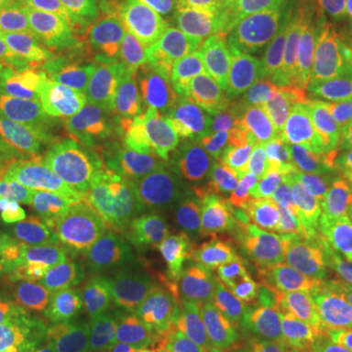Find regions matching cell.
<instances>
[{
    "mask_svg": "<svg viewBox=\"0 0 352 352\" xmlns=\"http://www.w3.org/2000/svg\"><path fill=\"white\" fill-rule=\"evenodd\" d=\"M85 321L113 352H188L208 331L201 311L143 276L108 282Z\"/></svg>",
    "mask_w": 352,
    "mask_h": 352,
    "instance_id": "1",
    "label": "cell"
},
{
    "mask_svg": "<svg viewBox=\"0 0 352 352\" xmlns=\"http://www.w3.org/2000/svg\"><path fill=\"white\" fill-rule=\"evenodd\" d=\"M233 34L251 61L264 67L292 94L309 87L339 55L319 28L278 0H245L239 4Z\"/></svg>",
    "mask_w": 352,
    "mask_h": 352,
    "instance_id": "2",
    "label": "cell"
},
{
    "mask_svg": "<svg viewBox=\"0 0 352 352\" xmlns=\"http://www.w3.org/2000/svg\"><path fill=\"white\" fill-rule=\"evenodd\" d=\"M272 159L282 201L294 215L335 226L352 204V182L340 161V145L292 127L278 135Z\"/></svg>",
    "mask_w": 352,
    "mask_h": 352,
    "instance_id": "3",
    "label": "cell"
},
{
    "mask_svg": "<svg viewBox=\"0 0 352 352\" xmlns=\"http://www.w3.org/2000/svg\"><path fill=\"white\" fill-rule=\"evenodd\" d=\"M214 227L204 215L175 204L157 226L131 239V261L141 276L166 294L186 296L223 268Z\"/></svg>",
    "mask_w": 352,
    "mask_h": 352,
    "instance_id": "4",
    "label": "cell"
},
{
    "mask_svg": "<svg viewBox=\"0 0 352 352\" xmlns=\"http://www.w3.org/2000/svg\"><path fill=\"white\" fill-rule=\"evenodd\" d=\"M204 319L217 339L245 352H292L317 339H327L333 327L309 307H284L249 289H215Z\"/></svg>",
    "mask_w": 352,
    "mask_h": 352,
    "instance_id": "5",
    "label": "cell"
},
{
    "mask_svg": "<svg viewBox=\"0 0 352 352\" xmlns=\"http://www.w3.org/2000/svg\"><path fill=\"white\" fill-rule=\"evenodd\" d=\"M63 65L102 98H129L151 92L157 80L139 50L118 32L50 12Z\"/></svg>",
    "mask_w": 352,
    "mask_h": 352,
    "instance_id": "6",
    "label": "cell"
},
{
    "mask_svg": "<svg viewBox=\"0 0 352 352\" xmlns=\"http://www.w3.org/2000/svg\"><path fill=\"white\" fill-rule=\"evenodd\" d=\"M249 139L235 122L192 124L170 184L176 206L204 215L215 227L229 226L231 184Z\"/></svg>",
    "mask_w": 352,
    "mask_h": 352,
    "instance_id": "7",
    "label": "cell"
},
{
    "mask_svg": "<svg viewBox=\"0 0 352 352\" xmlns=\"http://www.w3.org/2000/svg\"><path fill=\"white\" fill-rule=\"evenodd\" d=\"M251 57L237 34L212 30L194 39L176 59V82L192 106V124H231Z\"/></svg>",
    "mask_w": 352,
    "mask_h": 352,
    "instance_id": "8",
    "label": "cell"
},
{
    "mask_svg": "<svg viewBox=\"0 0 352 352\" xmlns=\"http://www.w3.org/2000/svg\"><path fill=\"white\" fill-rule=\"evenodd\" d=\"M80 206L98 233L133 239L170 212L175 196L168 186L94 155L80 176Z\"/></svg>",
    "mask_w": 352,
    "mask_h": 352,
    "instance_id": "9",
    "label": "cell"
},
{
    "mask_svg": "<svg viewBox=\"0 0 352 352\" xmlns=\"http://www.w3.org/2000/svg\"><path fill=\"white\" fill-rule=\"evenodd\" d=\"M0 272L12 286L57 314L76 311L85 289L106 286L94 261L51 251L0 229Z\"/></svg>",
    "mask_w": 352,
    "mask_h": 352,
    "instance_id": "10",
    "label": "cell"
},
{
    "mask_svg": "<svg viewBox=\"0 0 352 352\" xmlns=\"http://www.w3.org/2000/svg\"><path fill=\"white\" fill-rule=\"evenodd\" d=\"M94 157L85 139L8 133L0 145V186L50 200L80 201V176Z\"/></svg>",
    "mask_w": 352,
    "mask_h": 352,
    "instance_id": "11",
    "label": "cell"
},
{
    "mask_svg": "<svg viewBox=\"0 0 352 352\" xmlns=\"http://www.w3.org/2000/svg\"><path fill=\"white\" fill-rule=\"evenodd\" d=\"M85 141L94 155L163 186L173 184L180 153L190 138V126L161 129L126 112L100 116L85 131Z\"/></svg>",
    "mask_w": 352,
    "mask_h": 352,
    "instance_id": "12",
    "label": "cell"
},
{
    "mask_svg": "<svg viewBox=\"0 0 352 352\" xmlns=\"http://www.w3.org/2000/svg\"><path fill=\"white\" fill-rule=\"evenodd\" d=\"M289 266L305 305L325 321L339 319L352 298V264L339 239L311 217L294 215L286 226Z\"/></svg>",
    "mask_w": 352,
    "mask_h": 352,
    "instance_id": "13",
    "label": "cell"
},
{
    "mask_svg": "<svg viewBox=\"0 0 352 352\" xmlns=\"http://www.w3.org/2000/svg\"><path fill=\"white\" fill-rule=\"evenodd\" d=\"M0 229L51 251L92 261L102 233L88 223L80 201L50 200L0 186Z\"/></svg>",
    "mask_w": 352,
    "mask_h": 352,
    "instance_id": "14",
    "label": "cell"
},
{
    "mask_svg": "<svg viewBox=\"0 0 352 352\" xmlns=\"http://www.w3.org/2000/svg\"><path fill=\"white\" fill-rule=\"evenodd\" d=\"M0 75L30 108L51 120L67 138L85 133L108 110L67 67L0 63Z\"/></svg>",
    "mask_w": 352,
    "mask_h": 352,
    "instance_id": "15",
    "label": "cell"
},
{
    "mask_svg": "<svg viewBox=\"0 0 352 352\" xmlns=\"http://www.w3.org/2000/svg\"><path fill=\"white\" fill-rule=\"evenodd\" d=\"M272 145L249 139L241 151L229 194V226L239 237H266L284 227Z\"/></svg>",
    "mask_w": 352,
    "mask_h": 352,
    "instance_id": "16",
    "label": "cell"
},
{
    "mask_svg": "<svg viewBox=\"0 0 352 352\" xmlns=\"http://www.w3.org/2000/svg\"><path fill=\"white\" fill-rule=\"evenodd\" d=\"M296 126L342 143L352 124V55H337L309 87L292 94Z\"/></svg>",
    "mask_w": 352,
    "mask_h": 352,
    "instance_id": "17",
    "label": "cell"
},
{
    "mask_svg": "<svg viewBox=\"0 0 352 352\" xmlns=\"http://www.w3.org/2000/svg\"><path fill=\"white\" fill-rule=\"evenodd\" d=\"M247 289L284 307H307L289 266L286 226L266 237H239Z\"/></svg>",
    "mask_w": 352,
    "mask_h": 352,
    "instance_id": "18",
    "label": "cell"
},
{
    "mask_svg": "<svg viewBox=\"0 0 352 352\" xmlns=\"http://www.w3.org/2000/svg\"><path fill=\"white\" fill-rule=\"evenodd\" d=\"M237 113L249 138L261 143H274L278 135L296 127L292 92L254 61L243 85Z\"/></svg>",
    "mask_w": 352,
    "mask_h": 352,
    "instance_id": "19",
    "label": "cell"
},
{
    "mask_svg": "<svg viewBox=\"0 0 352 352\" xmlns=\"http://www.w3.org/2000/svg\"><path fill=\"white\" fill-rule=\"evenodd\" d=\"M0 63L65 67L50 12L43 6L28 0L0 20Z\"/></svg>",
    "mask_w": 352,
    "mask_h": 352,
    "instance_id": "20",
    "label": "cell"
},
{
    "mask_svg": "<svg viewBox=\"0 0 352 352\" xmlns=\"http://www.w3.org/2000/svg\"><path fill=\"white\" fill-rule=\"evenodd\" d=\"M43 8L71 20H80L118 32L138 47L147 65L153 61L161 63L173 55L175 43L149 34L143 25L135 22V18L127 12L120 0H50L43 4Z\"/></svg>",
    "mask_w": 352,
    "mask_h": 352,
    "instance_id": "21",
    "label": "cell"
},
{
    "mask_svg": "<svg viewBox=\"0 0 352 352\" xmlns=\"http://www.w3.org/2000/svg\"><path fill=\"white\" fill-rule=\"evenodd\" d=\"M0 352H113L88 327L85 314L32 319L14 333Z\"/></svg>",
    "mask_w": 352,
    "mask_h": 352,
    "instance_id": "22",
    "label": "cell"
},
{
    "mask_svg": "<svg viewBox=\"0 0 352 352\" xmlns=\"http://www.w3.org/2000/svg\"><path fill=\"white\" fill-rule=\"evenodd\" d=\"M149 34L178 43L198 32V0H120Z\"/></svg>",
    "mask_w": 352,
    "mask_h": 352,
    "instance_id": "23",
    "label": "cell"
},
{
    "mask_svg": "<svg viewBox=\"0 0 352 352\" xmlns=\"http://www.w3.org/2000/svg\"><path fill=\"white\" fill-rule=\"evenodd\" d=\"M0 126L8 133H18L28 139H47L61 135L57 126L45 116L30 108L10 87V82L0 75Z\"/></svg>",
    "mask_w": 352,
    "mask_h": 352,
    "instance_id": "24",
    "label": "cell"
},
{
    "mask_svg": "<svg viewBox=\"0 0 352 352\" xmlns=\"http://www.w3.org/2000/svg\"><path fill=\"white\" fill-rule=\"evenodd\" d=\"M45 317H59V314L25 296L24 292L12 286L0 272V325L2 327L14 335L28 321L45 319Z\"/></svg>",
    "mask_w": 352,
    "mask_h": 352,
    "instance_id": "25",
    "label": "cell"
},
{
    "mask_svg": "<svg viewBox=\"0 0 352 352\" xmlns=\"http://www.w3.org/2000/svg\"><path fill=\"white\" fill-rule=\"evenodd\" d=\"M303 16L321 32H337L352 24V0H278Z\"/></svg>",
    "mask_w": 352,
    "mask_h": 352,
    "instance_id": "26",
    "label": "cell"
},
{
    "mask_svg": "<svg viewBox=\"0 0 352 352\" xmlns=\"http://www.w3.org/2000/svg\"><path fill=\"white\" fill-rule=\"evenodd\" d=\"M188 352H245L237 349V346H233V344H229L226 340L217 339L215 335H212V331L208 329L201 337L194 340V344L190 346Z\"/></svg>",
    "mask_w": 352,
    "mask_h": 352,
    "instance_id": "27",
    "label": "cell"
},
{
    "mask_svg": "<svg viewBox=\"0 0 352 352\" xmlns=\"http://www.w3.org/2000/svg\"><path fill=\"white\" fill-rule=\"evenodd\" d=\"M333 235L339 239L342 251L346 254V258L352 264V204L349 206V210L340 215V219L335 223V231Z\"/></svg>",
    "mask_w": 352,
    "mask_h": 352,
    "instance_id": "28",
    "label": "cell"
},
{
    "mask_svg": "<svg viewBox=\"0 0 352 352\" xmlns=\"http://www.w3.org/2000/svg\"><path fill=\"white\" fill-rule=\"evenodd\" d=\"M292 352H352L349 346H344V344H340V342H335V340L327 339H317L311 340V342H307V344H303L300 349H296V351Z\"/></svg>",
    "mask_w": 352,
    "mask_h": 352,
    "instance_id": "29",
    "label": "cell"
},
{
    "mask_svg": "<svg viewBox=\"0 0 352 352\" xmlns=\"http://www.w3.org/2000/svg\"><path fill=\"white\" fill-rule=\"evenodd\" d=\"M340 161L344 166V173L352 182V124L344 129L342 143H340Z\"/></svg>",
    "mask_w": 352,
    "mask_h": 352,
    "instance_id": "30",
    "label": "cell"
},
{
    "mask_svg": "<svg viewBox=\"0 0 352 352\" xmlns=\"http://www.w3.org/2000/svg\"><path fill=\"white\" fill-rule=\"evenodd\" d=\"M24 2H28V0H0V20L10 12H14L16 8H20Z\"/></svg>",
    "mask_w": 352,
    "mask_h": 352,
    "instance_id": "31",
    "label": "cell"
},
{
    "mask_svg": "<svg viewBox=\"0 0 352 352\" xmlns=\"http://www.w3.org/2000/svg\"><path fill=\"white\" fill-rule=\"evenodd\" d=\"M10 337H12V335H10V333H8L6 329L0 325V351H2V346H4V344L8 342V339H10Z\"/></svg>",
    "mask_w": 352,
    "mask_h": 352,
    "instance_id": "32",
    "label": "cell"
},
{
    "mask_svg": "<svg viewBox=\"0 0 352 352\" xmlns=\"http://www.w3.org/2000/svg\"><path fill=\"white\" fill-rule=\"evenodd\" d=\"M344 327H346V331L351 333V339H352V305L349 307V311H346V321H344Z\"/></svg>",
    "mask_w": 352,
    "mask_h": 352,
    "instance_id": "33",
    "label": "cell"
},
{
    "mask_svg": "<svg viewBox=\"0 0 352 352\" xmlns=\"http://www.w3.org/2000/svg\"><path fill=\"white\" fill-rule=\"evenodd\" d=\"M6 135H8V131H6V129H4V127L0 126V145H2V143H4V139H6Z\"/></svg>",
    "mask_w": 352,
    "mask_h": 352,
    "instance_id": "34",
    "label": "cell"
},
{
    "mask_svg": "<svg viewBox=\"0 0 352 352\" xmlns=\"http://www.w3.org/2000/svg\"><path fill=\"white\" fill-rule=\"evenodd\" d=\"M30 2H36V4H39V6H43L45 2H50V0H30Z\"/></svg>",
    "mask_w": 352,
    "mask_h": 352,
    "instance_id": "35",
    "label": "cell"
},
{
    "mask_svg": "<svg viewBox=\"0 0 352 352\" xmlns=\"http://www.w3.org/2000/svg\"><path fill=\"white\" fill-rule=\"evenodd\" d=\"M349 41H351V47H352V24L349 25Z\"/></svg>",
    "mask_w": 352,
    "mask_h": 352,
    "instance_id": "36",
    "label": "cell"
}]
</instances>
